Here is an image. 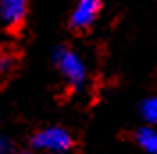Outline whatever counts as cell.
<instances>
[{"mask_svg":"<svg viewBox=\"0 0 157 154\" xmlns=\"http://www.w3.org/2000/svg\"><path fill=\"white\" fill-rule=\"evenodd\" d=\"M50 61L68 91L71 93L86 91L91 74H89L88 61L77 48L66 45V43L56 45L50 52Z\"/></svg>","mask_w":157,"mask_h":154,"instance_id":"6da1fadb","label":"cell"},{"mask_svg":"<svg viewBox=\"0 0 157 154\" xmlns=\"http://www.w3.org/2000/svg\"><path fill=\"white\" fill-rule=\"evenodd\" d=\"M29 149L38 154H73L75 136L66 125L48 124L36 129L29 136Z\"/></svg>","mask_w":157,"mask_h":154,"instance_id":"7a4b0ae2","label":"cell"},{"mask_svg":"<svg viewBox=\"0 0 157 154\" xmlns=\"http://www.w3.org/2000/svg\"><path fill=\"white\" fill-rule=\"evenodd\" d=\"M104 0H75L68 14V29L75 34H84L95 27L102 11Z\"/></svg>","mask_w":157,"mask_h":154,"instance_id":"3957f363","label":"cell"},{"mask_svg":"<svg viewBox=\"0 0 157 154\" xmlns=\"http://www.w3.org/2000/svg\"><path fill=\"white\" fill-rule=\"evenodd\" d=\"M29 13L30 0H0V27L16 32L25 25Z\"/></svg>","mask_w":157,"mask_h":154,"instance_id":"277c9868","label":"cell"},{"mask_svg":"<svg viewBox=\"0 0 157 154\" xmlns=\"http://www.w3.org/2000/svg\"><path fill=\"white\" fill-rule=\"evenodd\" d=\"M132 140L141 152L157 154V125H137L132 131Z\"/></svg>","mask_w":157,"mask_h":154,"instance_id":"5b68a950","label":"cell"},{"mask_svg":"<svg viewBox=\"0 0 157 154\" xmlns=\"http://www.w3.org/2000/svg\"><path fill=\"white\" fill-rule=\"evenodd\" d=\"M137 115H139L141 124L157 125V93H150L139 100Z\"/></svg>","mask_w":157,"mask_h":154,"instance_id":"8992f818","label":"cell"},{"mask_svg":"<svg viewBox=\"0 0 157 154\" xmlns=\"http://www.w3.org/2000/svg\"><path fill=\"white\" fill-rule=\"evenodd\" d=\"M18 65V58L13 50L7 48H0V77L11 75L14 72V68Z\"/></svg>","mask_w":157,"mask_h":154,"instance_id":"52a82bcc","label":"cell"},{"mask_svg":"<svg viewBox=\"0 0 157 154\" xmlns=\"http://www.w3.org/2000/svg\"><path fill=\"white\" fill-rule=\"evenodd\" d=\"M0 154H23V151L18 147L14 138H11L6 133H0Z\"/></svg>","mask_w":157,"mask_h":154,"instance_id":"ba28073f","label":"cell"},{"mask_svg":"<svg viewBox=\"0 0 157 154\" xmlns=\"http://www.w3.org/2000/svg\"><path fill=\"white\" fill-rule=\"evenodd\" d=\"M2 120H4V113H2V107H0V127H2Z\"/></svg>","mask_w":157,"mask_h":154,"instance_id":"9c48e42d","label":"cell"},{"mask_svg":"<svg viewBox=\"0 0 157 154\" xmlns=\"http://www.w3.org/2000/svg\"><path fill=\"white\" fill-rule=\"evenodd\" d=\"M23 154H38V152H34V151H30V149H27V151H23Z\"/></svg>","mask_w":157,"mask_h":154,"instance_id":"30bf717a","label":"cell"}]
</instances>
